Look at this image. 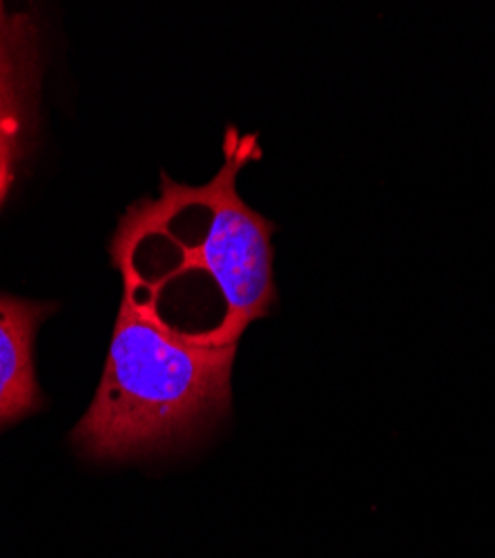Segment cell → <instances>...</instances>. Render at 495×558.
<instances>
[{
	"label": "cell",
	"instance_id": "cell-2",
	"mask_svg": "<svg viewBox=\"0 0 495 558\" xmlns=\"http://www.w3.org/2000/svg\"><path fill=\"white\" fill-rule=\"evenodd\" d=\"M237 347L178 336L121 300L99 391L72 432L95 460L174 449L206 434L233 407Z\"/></svg>",
	"mask_w": 495,
	"mask_h": 558
},
{
	"label": "cell",
	"instance_id": "cell-4",
	"mask_svg": "<svg viewBox=\"0 0 495 558\" xmlns=\"http://www.w3.org/2000/svg\"><path fill=\"white\" fill-rule=\"evenodd\" d=\"M50 313L52 304L0 293V429L21 421L42 402L34 342Z\"/></svg>",
	"mask_w": 495,
	"mask_h": 558
},
{
	"label": "cell",
	"instance_id": "cell-1",
	"mask_svg": "<svg viewBox=\"0 0 495 558\" xmlns=\"http://www.w3.org/2000/svg\"><path fill=\"white\" fill-rule=\"evenodd\" d=\"M223 150L226 159L208 183L163 174L157 197L132 204L110 257L134 311L190 340L237 347L277 298L275 226L237 191L239 170L259 153L255 136L228 128Z\"/></svg>",
	"mask_w": 495,
	"mask_h": 558
},
{
	"label": "cell",
	"instance_id": "cell-3",
	"mask_svg": "<svg viewBox=\"0 0 495 558\" xmlns=\"http://www.w3.org/2000/svg\"><path fill=\"white\" fill-rule=\"evenodd\" d=\"M38 25L0 3V210L18 181L36 130L40 81Z\"/></svg>",
	"mask_w": 495,
	"mask_h": 558
}]
</instances>
